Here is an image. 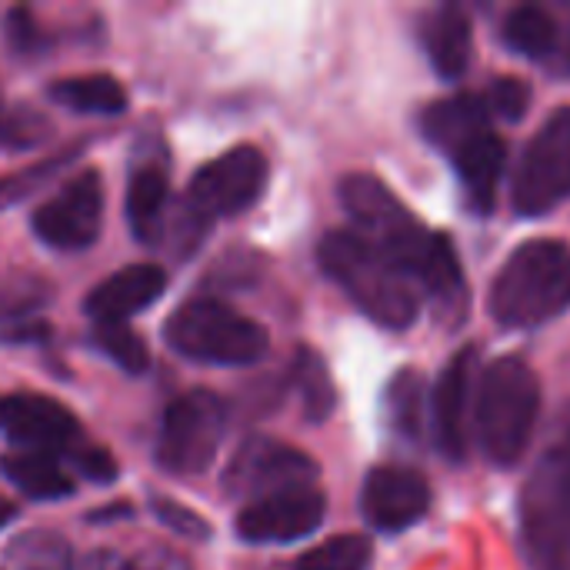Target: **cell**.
I'll return each instance as SVG.
<instances>
[{"mask_svg":"<svg viewBox=\"0 0 570 570\" xmlns=\"http://www.w3.org/2000/svg\"><path fill=\"white\" fill-rule=\"evenodd\" d=\"M337 197L347 217L354 220V234L387 254L434 304L438 317L458 324L468 311V281L454 244L421 224L374 174L341 177Z\"/></svg>","mask_w":570,"mask_h":570,"instance_id":"1","label":"cell"},{"mask_svg":"<svg viewBox=\"0 0 570 570\" xmlns=\"http://www.w3.org/2000/svg\"><path fill=\"white\" fill-rule=\"evenodd\" d=\"M317 264L377 327L404 331L417 321L421 287L361 234L327 230L317 244Z\"/></svg>","mask_w":570,"mask_h":570,"instance_id":"2","label":"cell"},{"mask_svg":"<svg viewBox=\"0 0 570 570\" xmlns=\"http://www.w3.org/2000/svg\"><path fill=\"white\" fill-rule=\"evenodd\" d=\"M541 417V381L524 357H498L484 367L474 394V434L494 468H514Z\"/></svg>","mask_w":570,"mask_h":570,"instance_id":"3","label":"cell"},{"mask_svg":"<svg viewBox=\"0 0 570 570\" xmlns=\"http://www.w3.org/2000/svg\"><path fill=\"white\" fill-rule=\"evenodd\" d=\"M570 307V247L554 237L521 244L491 284V314L508 331H531Z\"/></svg>","mask_w":570,"mask_h":570,"instance_id":"4","label":"cell"},{"mask_svg":"<svg viewBox=\"0 0 570 570\" xmlns=\"http://www.w3.org/2000/svg\"><path fill=\"white\" fill-rule=\"evenodd\" d=\"M521 548L531 570H570V404L521 491Z\"/></svg>","mask_w":570,"mask_h":570,"instance_id":"5","label":"cell"},{"mask_svg":"<svg viewBox=\"0 0 570 570\" xmlns=\"http://www.w3.org/2000/svg\"><path fill=\"white\" fill-rule=\"evenodd\" d=\"M167 347L207 367H250L267 357L271 337L247 314L217 297H194L180 304L164 324Z\"/></svg>","mask_w":570,"mask_h":570,"instance_id":"6","label":"cell"},{"mask_svg":"<svg viewBox=\"0 0 570 570\" xmlns=\"http://www.w3.org/2000/svg\"><path fill=\"white\" fill-rule=\"evenodd\" d=\"M227 434V404L207 387H194L174 397L160 417V434L154 448L157 468L177 478L204 474Z\"/></svg>","mask_w":570,"mask_h":570,"instance_id":"7","label":"cell"},{"mask_svg":"<svg viewBox=\"0 0 570 570\" xmlns=\"http://www.w3.org/2000/svg\"><path fill=\"white\" fill-rule=\"evenodd\" d=\"M267 177H271L267 157L254 144H240L194 170L184 204L204 224L237 217L264 197Z\"/></svg>","mask_w":570,"mask_h":570,"instance_id":"8","label":"cell"},{"mask_svg":"<svg viewBox=\"0 0 570 570\" xmlns=\"http://www.w3.org/2000/svg\"><path fill=\"white\" fill-rule=\"evenodd\" d=\"M570 197V107H558L521 154L514 174V210L541 217Z\"/></svg>","mask_w":570,"mask_h":570,"instance_id":"9","label":"cell"},{"mask_svg":"<svg viewBox=\"0 0 570 570\" xmlns=\"http://www.w3.org/2000/svg\"><path fill=\"white\" fill-rule=\"evenodd\" d=\"M37 240L60 254H77L97 244L104 230V184L94 167L73 174L30 217Z\"/></svg>","mask_w":570,"mask_h":570,"instance_id":"10","label":"cell"},{"mask_svg":"<svg viewBox=\"0 0 570 570\" xmlns=\"http://www.w3.org/2000/svg\"><path fill=\"white\" fill-rule=\"evenodd\" d=\"M314 481H317V464L304 451L277 438H264V434L247 438L234 451L224 471V491L227 498L240 504H250L257 498H267L287 488H304Z\"/></svg>","mask_w":570,"mask_h":570,"instance_id":"11","label":"cell"},{"mask_svg":"<svg viewBox=\"0 0 570 570\" xmlns=\"http://www.w3.org/2000/svg\"><path fill=\"white\" fill-rule=\"evenodd\" d=\"M327 518V498L317 484L287 488L240 508L234 531L244 544H294L311 538Z\"/></svg>","mask_w":570,"mask_h":570,"instance_id":"12","label":"cell"},{"mask_svg":"<svg viewBox=\"0 0 570 570\" xmlns=\"http://www.w3.org/2000/svg\"><path fill=\"white\" fill-rule=\"evenodd\" d=\"M0 431L17 451L67 454L83 441L80 421L47 394H0Z\"/></svg>","mask_w":570,"mask_h":570,"instance_id":"13","label":"cell"},{"mask_svg":"<svg viewBox=\"0 0 570 570\" xmlns=\"http://www.w3.org/2000/svg\"><path fill=\"white\" fill-rule=\"evenodd\" d=\"M431 508V488L424 474L397 464L374 468L361 488V514L381 534H401L414 528Z\"/></svg>","mask_w":570,"mask_h":570,"instance_id":"14","label":"cell"},{"mask_svg":"<svg viewBox=\"0 0 570 570\" xmlns=\"http://www.w3.org/2000/svg\"><path fill=\"white\" fill-rule=\"evenodd\" d=\"M124 214H127V227L134 240H140L144 247L167 244L174 197H170V167L160 150L137 154V164L130 167V177H127Z\"/></svg>","mask_w":570,"mask_h":570,"instance_id":"15","label":"cell"},{"mask_svg":"<svg viewBox=\"0 0 570 570\" xmlns=\"http://www.w3.org/2000/svg\"><path fill=\"white\" fill-rule=\"evenodd\" d=\"M474 374H478V351H458L438 377L434 387V441L448 461H464L468 451V411L474 404Z\"/></svg>","mask_w":570,"mask_h":570,"instance_id":"16","label":"cell"},{"mask_svg":"<svg viewBox=\"0 0 570 570\" xmlns=\"http://www.w3.org/2000/svg\"><path fill=\"white\" fill-rule=\"evenodd\" d=\"M167 291V271L157 264H127L107 281H100L87 301L83 311L94 324H127L140 311L160 301Z\"/></svg>","mask_w":570,"mask_h":570,"instance_id":"17","label":"cell"},{"mask_svg":"<svg viewBox=\"0 0 570 570\" xmlns=\"http://www.w3.org/2000/svg\"><path fill=\"white\" fill-rule=\"evenodd\" d=\"M421 47L438 77L444 80L464 77L471 67V50H474L471 17L454 3L434 7L431 13L421 17Z\"/></svg>","mask_w":570,"mask_h":570,"instance_id":"18","label":"cell"},{"mask_svg":"<svg viewBox=\"0 0 570 570\" xmlns=\"http://www.w3.org/2000/svg\"><path fill=\"white\" fill-rule=\"evenodd\" d=\"M504 160H508V147L491 127L474 134L468 144H461L451 154V164L464 184V197L478 214H488L494 207L501 174H504Z\"/></svg>","mask_w":570,"mask_h":570,"instance_id":"19","label":"cell"},{"mask_svg":"<svg viewBox=\"0 0 570 570\" xmlns=\"http://www.w3.org/2000/svg\"><path fill=\"white\" fill-rule=\"evenodd\" d=\"M488 127H491V114L478 94H454V97L434 100L421 114L424 140L434 144L438 150H444L448 157Z\"/></svg>","mask_w":570,"mask_h":570,"instance_id":"20","label":"cell"},{"mask_svg":"<svg viewBox=\"0 0 570 570\" xmlns=\"http://www.w3.org/2000/svg\"><path fill=\"white\" fill-rule=\"evenodd\" d=\"M3 478L30 501H63L77 491L73 474L60 454L47 451H13L0 461Z\"/></svg>","mask_w":570,"mask_h":570,"instance_id":"21","label":"cell"},{"mask_svg":"<svg viewBox=\"0 0 570 570\" xmlns=\"http://www.w3.org/2000/svg\"><path fill=\"white\" fill-rule=\"evenodd\" d=\"M47 97L70 110V114H94V117H117L127 110V90L110 73H77L60 77L47 87Z\"/></svg>","mask_w":570,"mask_h":570,"instance_id":"22","label":"cell"},{"mask_svg":"<svg viewBox=\"0 0 570 570\" xmlns=\"http://www.w3.org/2000/svg\"><path fill=\"white\" fill-rule=\"evenodd\" d=\"M501 37L514 53L548 67V60L554 57V50L561 43V23L544 7H514L504 17Z\"/></svg>","mask_w":570,"mask_h":570,"instance_id":"23","label":"cell"},{"mask_svg":"<svg viewBox=\"0 0 570 570\" xmlns=\"http://www.w3.org/2000/svg\"><path fill=\"white\" fill-rule=\"evenodd\" d=\"M387 421L394 428L397 438H404L407 444L424 441V421H428V387L421 371L414 367H401L391 384H387Z\"/></svg>","mask_w":570,"mask_h":570,"instance_id":"24","label":"cell"},{"mask_svg":"<svg viewBox=\"0 0 570 570\" xmlns=\"http://www.w3.org/2000/svg\"><path fill=\"white\" fill-rule=\"evenodd\" d=\"M53 301V284L33 271H0V324H27Z\"/></svg>","mask_w":570,"mask_h":570,"instance_id":"25","label":"cell"},{"mask_svg":"<svg viewBox=\"0 0 570 570\" xmlns=\"http://www.w3.org/2000/svg\"><path fill=\"white\" fill-rule=\"evenodd\" d=\"M291 381H294V387L301 394L304 417L311 424H324L337 407V391H334V381L327 374L324 357L314 354L311 347H301L294 364H291Z\"/></svg>","mask_w":570,"mask_h":570,"instance_id":"26","label":"cell"},{"mask_svg":"<svg viewBox=\"0 0 570 570\" xmlns=\"http://www.w3.org/2000/svg\"><path fill=\"white\" fill-rule=\"evenodd\" d=\"M3 564L7 570H73V554L57 531H27L7 544Z\"/></svg>","mask_w":570,"mask_h":570,"instance_id":"27","label":"cell"},{"mask_svg":"<svg viewBox=\"0 0 570 570\" xmlns=\"http://www.w3.org/2000/svg\"><path fill=\"white\" fill-rule=\"evenodd\" d=\"M77 154H80V147L73 144V147L57 150L53 157H43V160H33L27 167H17V170L3 174L0 177V210H10V207L23 204L30 194H37L40 187H50L70 167V160Z\"/></svg>","mask_w":570,"mask_h":570,"instance_id":"28","label":"cell"},{"mask_svg":"<svg viewBox=\"0 0 570 570\" xmlns=\"http://www.w3.org/2000/svg\"><path fill=\"white\" fill-rule=\"evenodd\" d=\"M374 548L364 534H337L307 554H301L287 570H367Z\"/></svg>","mask_w":570,"mask_h":570,"instance_id":"29","label":"cell"},{"mask_svg":"<svg viewBox=\"0 0 570 570\" xmlns=\"http://www.w3.org/2000/svg\"><path fill=\"white\" fill-rule=\"evenodd\" d=\"M90 344L97 354H104L110 364H117L127 374H144L150 367V354L147 344L137 331H130L127 324H94Z\"/></svg>","mask_w":570,"mask_h":570,"instance_id":"30","label":"cell"},{"mask_svg":"<svg viewBox=\"0 0 570 570\" xmlns=\"http://www.w3.org/2000/svg\"><path fill=\"white\" fill-rule=\"evenodd\" d=\"M53 134L50 120L27 107V104H10L0 90V150H33Z\"/></svg>","mask_w":570,"mask_h":570,"instance_id":"31","label":"cell"},{"mask_svg":"<svg viewBox=\"0 0 570 570\" xmlns=\"http://www.w3.org/2000/svg\"><path fill=\"white\" fill-rule=\"evenodd\" d=\"M481 100H484V107H488L491 117H501L508 124H518L528 114V107H531V87L521 77H498Z\"/></svg>","mask_w":570,"mask_h":570,"instance_id":"32","label":"cell"},{"mask_svg":"<svg viewBox=\"0 0 570 570\" xmlns=\"http://www.w3.org/2000/svg\"><path fill=\"white\" fill-rule=\"evenodd\" d=\"M63 464H67V471H73V474H80L83 481H90V484H114L117 481V474H120V468H117V461H114V454L110 451H104V448H94V444H73L67 454H63Z\"/></svg>","mask_w":570,"mask_h":570,"instance_id":"33","label":"cell"},{"mask_svg":"<svg viewBox=\"0 0 570 570\" xmlns=\"http://www.w3.org/2000/svg\"><path fill=\"white\" fill-rule=\"evenodd\" d=\"M150 511H154V518H157L164 528H170L174 534H180V538H187V541L204 544V541L210 538V524H207L197 511L184 508V504L174 501V498L154 494V498H150Z\"/></svg>","mask_w":570,"mask_h":570,"instance_id":"34","label":"cell"},{"mask_svg":"<svg viewBox=\"0 0 570 570\" xmlns=\"http://www.w3.org/2000/svg\"><path fill=\"white\" fill-rule=\"evenodd\" d=\"M7 43L17 57H40L50 47V37L30 10L17 7L7 13Z\"/></svg>","mask_w":570,"mask_h":570,"instance_id":"35","label":"cell"},{"mask_svg":"<svg viewBox=\"0 0 570 570\" xmlns=\"http://www.w3.org/2000/svg\"><path fill=\"white\" fill-rule=\"evenodd\" d=\"M73 570H137V568H134V561H127L124 554L107 551V548H97V551H87L80 561H73Z\"/></svg>","mask_w":570,"mask_h":570,"instance_id":"36","label":"cell"},{"mask_svg":"<svg viewBox=\"0 0 570 570\" xmlns=\"http://www.w3.org/2000/svg\"><path fill=\"white\" fill-rule=\"evenodd\" d=\"M544 70H551L554 77H570V20L561 23V43H558V50H554V57L548 60Z\"/></svg>","mask_w":570,"mask_h":570,"instance_id":"37","label":"cell"},{"mask_svg":"<svg viewBox=\"0 0 570 570\" xmlns=\"http://www.w3.org/2000/svg\"><path fill=\"white\" fill-rule=\"evenodd\" d=\"M134 568L137 570H187V564H184L177 554H170V551H150L147 558L134 561Z\"/></svg>","mask_w":570,"mask_h":570,"instance_id":"38","label":"cell"},{"mask_svg":"<svg viewBox=\"0 0 570 570\" xmlns=\"http://www.w3.org/2000/svg\"><path fill=\"white\" fill-rule=\"evenodd\" d=\"M17 521V508L7 501V498H0V531L7 528V524H13Z\"/></svg>","mask_w":570,"mask_h":570,"instance_id":"39","label":"cell"}]
</instances>
